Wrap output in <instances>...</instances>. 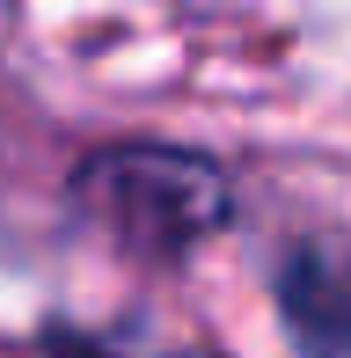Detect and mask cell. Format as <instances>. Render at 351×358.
Wrapping results in <instances>:
<instances>
[{
    "label": "cell",
    "instance_id": "cell-1",
    "mask_svg": "<svg viewBox=\"0 0 351 358\" xmlns=\"http://www.w3.org/2000/svg\"><path fill=\"white\" fill-rule=\"evenodd\" d=\"M73 205L139 256H183L234 213L227 176L183 146H103L73 176Z\"/></svg>",
    "mask_w": 351,
    "mask_h": 358
}]
</instances>
